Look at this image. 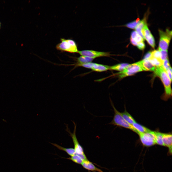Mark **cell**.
<instances>
[{"mask_svg":"<svg viewBox=\"0 0 172 172\" xmlns=\"http://www.w3.org/2000/svg\"><path fill=\"white\" fill-rule=\"evenodd\" d=\"M93 64V63L91 62L84 64H76V65L82 66L86 68L91 69Z\"/></svg>","mask_w":172,"mask_h":172,"instance_id":"obj_23","label":"cell"},{"mask_svg":"<svg viewBox=\"0 0 172 172\" xmlns=\"http://www.w3.org/2000/svg\"><path fill=\"white\" fill-rule=\"evenodd\" d=\"M143 71L140 61L129 65L122 71L123 72L129 73L132 75L137 72Z\"/></svg>","mask_w":172,"mask_h":172,"instance_id":"obj_8","label":"cell"},{"mask_svg":"<svg viewBox=\"0 0 172 172\" xmlns=\"http://www.w3.org/2000/svg\"><path fill=\"white\" fill-rule=\"evenodd\" d=\"M51 143L59 149L65 151L68 154L71 156L76 154L75 150L74 148H66L56 144Z\"/></svg>","mask_w":172,"mask_h":172,"instance_id":"obj_14","label":"cell"},{"mask_svg":"<svg viewBox=\"0 0 172 172\" xmlns=\"http://www.w3.org/2000/svg\"><path fill=\"white\" fill-rule=\"evenodd\" d=\"M156 144L164 146L163 141L162 133L154 131Z\"/></svg>","mask_w":172,"mask_h":172,"instance_id":"obj_17","label":"cell"},{"mask_svg":"<svg viewBox=\"0 0 172 172\" xmlns=\"http://www.w3.org/2000/svg\"><path fill=\"white\" fill-rule=\"evenodd\" d=\"M143 70L154 71L156 67L148 59H143L140 61Z\"/></svg>","mask_w":172,"mask_h":172,"instance_id":"obj_11","label":"cell"},{"mask_svg":"<svg viewBox=\"0 0 172 172\" xmlns=\"http://www.w3.org/2000/svg\"><path fill=\"white\" fill-rule=\"evenodd\" d=\"M0 27H1V23L0 22Z\"/></svg>","mask_w":172,"mask_h":172,"instance_id":"obj_32","label":"cell"},{"mask_svg":"<svg viewBox=\"0 0 172 172\" xmlns=\"http://www.w3.org/2000/svg\"><path fill=\"white\" fill-rule=\"evenodd\" d=\"M140 140L143 145L146 147H150L156 144L154 131L146 133H139Z\"/></svg>","mask_w":172,"mask_h":172,"instance_id":"obj_5","label":"cell"},{"mask_svg":"<svg viewBox=\"0 0 172 172\" xmlns=\"http://www.w3.org/2000/svg\"><path fill=\"white\" fill-rule=\"evenodd\" d=\"M162 66L166 70L171 67L168 58L166 59L164 61Z\"/></svg>","mask_w":172,"mask_h":172,"instance_id":"obj_25","label":"cell"},{"mask_svg":"<svg viewBox=\"0 0 172 172\" xmlns=\"http://www.w3.org/2000/svg\"><path fill=\"white\" fill-rule=\"evenodd\" d=\"M159 50L160 53L161 59L163 61L166 59L168 58L167 50Z\"/></svg>","mask_w":172,"mask_h":172,"instance_id":"obj_22","label":"cell"},{"mask_svg":"<svg viewBox=\"0 0 172 172\" xmlns=\"http://www.w3.org/2000/svg\"><path fill=\"white\" fill-rule=\"evenodd\" d=\"M151 56V52H148L144 56L143 59H147L150 58Z\"/></svg>","mask_w":172,"mask_h":172,"instance_id":"obj_29","label":"cell"},{"mask_svg":"<svg viewBox=\"0 0 172 172\" xmlns=\"http://www.w3.org/2000/svg\"><path fill=\"white\" fill-rule=\"evenodd\" d=\"M67 159L70 160L74 162L79 164H81L83 161L79 156L76 154L71 157L67 158Z\"/></svg>","mask_w":172,"mask_h":172,"instance_id":"obj_20","label":"cell"},{"mask_svg":"<svg viewBox=\"0 0 172 172\" xmlns=\"http://www.w3.org/2000/svg\"><path fill=\"white\" fill-rule=\"evenodd\" d=\"M74 125V129L73 133H71L68 128L67 126L66 130L70 134V136L71 137L74 146V150L76 154L80 155L85 154L83 148L79 143L76 135V124L73 121Z\"/></svg>","mask_w":172,"mask_h":172,"instance_id":"obj_6","label":"cell"},{"mask_svg":"<svg viewBox=\"0 0 172 172\" xmlns=\"http://www.w3.org/2000/svg\"><path fill=\"white\" fill-rule=\"evenodd\" d=\"M132 125L137 131L138 134L139 133H149L151 131V130L137 123L136 122L134 123Z\"/></svg>","mask_w":172,"mask_h":172,"instance_id":"obj_13","label":"cell"},{"mask_svg":"<svg viewBox=\"0 0 172 172\" xmlns=\"http://www.w3.org/2000/svg\"><path fill=\"white\" fill-rule=\"evenodd\" d=\"M154 71L155 74L160 78L163 82L165 90L164 98L165 99H167L172 96V91L171 87L172 81L162 65L156 67Z\"/></svg>","mask_w":172,"mask_h":172,"instance_id":"obj_1","label":"cell"},{"mask_svg":"<svg viewBox=\"0 0 172 172\" xmlns=\"http://www.w3.org/2000/svg\"><path fill=\"white\" fill-rule=\"evenodd\" d=\"M160 56V53L158 50H154L151 52V57L161 59Z\"/></svg>","mask_w":172,"mask_h":172,"instance_id":"obj_24","label":"cell"},{"mask_svg":"<svg viewBox=\"0 0 172 172\" xmlns=\"http://www.w3.org/2000/svg\"><path fill=\"white\" fill-rule=\"evenodd\" d=\"M61 42L56 46L57 49L62 52L71 53H77L78 50L76 44L74 41L71 39H60Z\"/></svg>","mask_w":172,"mask_h":172,"instance_id":"obj_3","label":"cell"},{"mask_svg":"<svg viewBox=\"0 0 172 172\" xmlns=\"http://www.w3.org/2000/svg\"><path fill=\"white\" fill-rule=\"evenodd\" d=\"M130 41L131 44L134 46H137L138 43L136 42L134 39L130 38Z\"/></svg>","mask_w":172,"mask_h":172,"instance_id":"obj_31","label":"cell"},{"mask_svg":"<svg viewBox=\"0 0 172 172\" xmlns=\"http://www.w3.org/2000/svg\"><path fill=\"white\" fill-rule=\"evenodd\" d=\"M167 74L170 79L172 81V69L171 67L166 70Z\"/></svg>","mask_w":172,"mask_h":172,"instance_id":"obj_28","label":"cell"},{"mask_svg":"<svg viewBox=\"0 0 172 172\" xmlns=\"http://www.w3.org/2000/svg\"><path fill=\"white\" fill-rule=\"evenodd\" d=\"M140 21L139 19L138 18L135 20L127 23L125 26L131 29H134Z\"/></svg>","mask_w":172,"mask_h":172,"instance_id":"obj_21","label":"cell"},{"mask_svg":"<svg viewBox=\"0 0 172 172\" xmlns=\"http://www.w3.org/2000/svg\"><path fill=\"white\" fill-rule=\"evenodd\" d=\"M111 103L114 110V114L113 120L109 124L130 129L138 134V132L133 126L124 119L121 113L116 109L112 102Z\"/></svg>","mask_w":172,"mask_h":172,"instance_id":"obj_2","label":"cell"},{"mask_svg":"<svg viewBox=\"0 0 172 172\" xmlns=\"http://www.w3.org/2000/svg\"><path fill=\"white\" fill-rule=\"evenodd\" d=\"M110 67L109 66L106 65L94 63L91 69L94 71L101 72L110 69Z\"/></svg>","mask_w":172,"mask_h":172,"instance_id":"obj_12","label":"cell"},{"mask_svg":"<svg viewBox=\"0 0 172 172\" xmlns=\"http://www.w3.org/2000/svg\"><path fill=\"white\" fill-rule=\"evenodd\" d=\"M121 113L124 119L130 124L132 125L134 123L136 122L134 118L125 109L123 112Z\"/></svg>","mask_w":172,"mask_h":172,"instance_id":"obj_15","label":"cell"},{"mask_svg":"<svg viewBox=\"0 0 172 172\" xmlns=\"http://www.w3.org/2000/svg\"><path fill=\"white\" fill-rule=\"evenodd\" d=\"M147 59L149 60L152 64L156 67L162 65L163 62L160 59L151 56Z\"/></svg>","mask_w":172,"mask_h":172,"instance_id":"obj_18","label":"cell"},{"mask_svg":"<svg viewBox=\"0 0 172 172\" xmlns=\"http://www.w3.org/2000/svg\"><path fill=\"white\" fill-rule=\"evenodd\" d=\"M133 39L138 43L144 41V39L140 36L138 34Z\"/></svg>","mask_w":172,"mask_h":172,"instance_id":"obj_27","label":"cell"},{"mask_svg":"<svg viewBox=\"0 0 172 172\" xmlns=\"http://www.w3.org/2000/svg\"><path fill=\"white\" fill-rule=\"evenodd\" d=\"M81 164L84 168L88 170L103 172L101 169L96 167L92 162L88 160L83 161Z\"/></svg>","mask_w":172,"mask_h":172,"instance_id":"obj_10","label":"cell"},{"mask_svg":"<svg viewBox=\"0 0 172 172\" xmlns=\"http://www.w3.org/2000/svg\"><path fill=\"white\" fill-rule=\"evenodd\" d=\"M81 56H84L95 59L101 57H108L111 54L108 52L97 51L92 50L78 51V53Z\"/></svg>","mask_w":172,"mask_h":172,"instance_id":"obj_7","label":"cell"},{"mask_svg":"<svg viewBox=\"0 0 172 172\" xmlns=\"http://www.w3.org/2000/svg\"><path fill=\"white\" fill-rule=\"evenodd\" d=\"M163 141L164 146L168 148L169 152L172 154V134H171L162 133Z\"/></svg>","mask_w":172,"mask_h":172,"instance_id":"obj_9","label":"cell"},{"mask_svg":"<svg viewBox=\"0 0 172 172\" xmlns=\"http://www.w3.org/2000/svg\"><path fill=\"white\" fill-rule=\"evenodd\" d=\"M160 36L159 50H167L170 40L172 38V32L168 29L164 32L159 30Z\"/></svg>","mask_w":172,"mask_h":172,"instance_id":"obj_4","label":"cell"},{"mask_svg":"<svg viewBox=\"0 0 172 172\" xmlns=\"http://www.w3.org/2000/svg\"><path fill=\"white\" fill-rule=\"evenodd\" d=\"M94 59L84 56H81L78 58V64H84L91 62Z\"/></svg>","mask_w":172,"mask_h":172,"instance_id":"obj_19","label":"cell"},{"mask_svg":"<svg viewBox=\"0 0 172 172\" xmlns=\"http://www.w3.org/2000/svg\"><path fill=\"white\" fill-rule=\"evenodd\" d=\"M137 34L138 33L136 31H133L131 33L130 38L134 39L136 36Z\"/></svg>","mask_w":172,"mask_h":172,"instance_id":"obj_30","label":"cell"},{"mask_svg":"<svg viewBox=\"0 0 172 172\" xmlns=\"http://www.w3.org/2000/svg\"><path fill=\"white\" fill-rule=\"evenodd\" d=\"M129 64L126 63L119 64L110 66V69L121 71L125 69Z\"/></svg>","mask_w":172,"mask_h":172,"instance_id":"obj_16","label":"cell"},{"mask_svg":"<svg viewBox=\"0 0 172 172\" xmlns=\"http://www.w3.org/2000/svg\"><path fill=\"white\" fill-rule=\"evenodd\" d=\"M137 46L140 50H143L145 48V45L144 41H142L138 43Z\"/></svg>","mask_w":172,"mask_h":172,"instance_id":"obj_26","label":"cell"}]
</instances>
